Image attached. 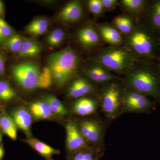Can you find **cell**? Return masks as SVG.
Segmentation results:
<instances>
[{
    "label": "cell",
    "instance_id": "cell-1",
    "mask_svg": "<svg viewBox=\"0 0 160 160\" xmlns=\"http://www.w3.org/2000/svg\"><path fill=\"white\" fill-rule=\"evenodd\" d=\"M137 61L158 62L160 37L142 21H137L133 31L124 37L122 45Z\"/></svg>",
    "mask_w": 160,
    "mask_h": 160
},
{
    "label": "cell",
    "instance_id": "cell-2",
    "mask_svg": "<svg viewBox=\"0 0 160 160\" xmlns=\"http://www.w3.org/2000/svg\"><path fill=\"white\" fill-rule=\"evenodd\" d=\"M127 87L160 102V72L158 62L137 61L125 74Z\"/></svg>",
    "mask_w": 160,
    "mask_h": 160
},
{
    "label": "cell",
    "instance_id": "cell-3",
    "mask_svg": "<svg viewBox=\"0 0 160 160\" xmlns=\"http://www.w3.org/2000/svg\"><path fill=\"white\" fill-rule=\"evenodd\" d=\"M47 63L55 82L63 86L77 75L81 58L78 52L69 46L49 55Z\"/></svg>",
    "mask_w": 160,
    "mask_h": 160
},
{
    "label": "cell",
    "instance_id": "cell-4",
    "mask_svg": "<svg viewBox=\"0 0 160 160\" xmlns=\"http://www.w3.org/2000/svg\"><path fill=\"white\" fill-rule=\"evenodd\" d=\"M112 72L125 74L130 71L137 62L124 46H109L99 49L91 58Z\"/></svg>",
    "mask_w": 160,
    "mask_h": 160
},
{
    "label": "cell",
    "instance_id": "cell-5",
    "mask_svg": "<svg viewBox=\"0 0 160 160\" xmlns=\"http://www.w3.org/2000/svg\"><path fill=\"white\" fill-rule=\"evenodd\" d=\"M123 88L115 82L103 85L100 90V104L104 114L110 119L118 116L122 108Z\"/></svg>",
    "mask_w": 160,
    "mask_h": 160
},
{
    "label": "cell",
    "instance_id": "cell-6",
    "mask_svg": "<svg viewBox=\"0 0 160 160\" xmlns=\"http://www.w3.org/2000/svg\"><path fill=\"white\" fill-rule=\"evenodd\" d=\"M41 70L34 63L23 62L13 66V77L18 85L24 90L32 91L38 89Z\"/></svg>",
    "mask_w": 160,
    "mask_h": 160
},
{
    "label": "cell",
    "instance_id": "cell-7",
    "mask_svg": "<svg viewBox=\"0 0 160 160\" xmlns=\"http://www.w3.org/2000/svg\"><path fill=\"white\" fill-rule=\"evenodd\" d=\"M155 106L149 97L127 86L123 88L122 109L124 112H148Z\"/></svg>",
    "mask_w": 160,
    "mask_h": 160
},
{
    "label": "cell",
    "instance_id": "cell-8",
    "mask_svg": "<svg viewBox=\"0 0 160 160\" xmlns=\"http://www.w3.org/2000/svg\"><path fill=\"white\" fill-rule=\"evenodd\" d=\"M78 126L81 134L87 143L100 145L103 137V126L100 121L85 119L80 122Z\"/></svg>",
    "mask_w": 160,
    "mask_h": 160
},
{
    "label": "cell",
    "instance_id": "cell-9",
    "mask_svg": "<svg viewBox=\"0 0 160 160\" xmlns=\"http://www.w3.org/2000/svg\"><path fill=\"white\" fill-rule=\"evenodd\" d=\"M83 72L86 77L97 84L104 85L119 79L117 76L104 66L92 61L83 68Z\"/></svg>",
    "mask_w": 160,
    "mask_h": 160
},
{
    "label": "cell",
    "instance_id": "cell-10",
    "mask_svg": "<svg viewBox=\"0 0 160 160\" xmlns=\"http://www.w3.org/2000/svg\"><path fill=\"white\" fill-rule=\"evenodd\" d=\"M66 130V148L68 153L90 147L81 134L78 124L74 121H70L67 123Z\"/></svg>",
    "mask_w": 160,
    "mask_h": 160
},
{
    "label": "cell",
    "instance_id": "cell-11",
    "mask_svg": "<svg viewBox=\"0 0 160 160\" xmlns=\"http://www.w3.org/2000/svg\"><path fill=\"white\" fill-rule=\"evenodd\" d=\"M93 83L85 76L75 78L67 89V96L71 98L77 99L94 93L97 90V88Z\"/></svg>",
    "mask_w": 160,
    "mask_h": 160
},
{
    "label": "cell",
    "instance_id": "cell-12",
    "mask_svg": "<svg viewBox=\"0 0 160 160\" xmlns=\"http://www.w3.org/2000/svg\"><path fill=\"white\" fill-rule=\"evenodd\" d=\"M78 43L85 49H92L101 47L103 41L95 26L86 25L77 32Z\"/></svg>",
    "mask_w": 160,
    "mask_h": 160
},
{
    "label": "cell",
    "instance_id": "cell-13",
    "mask_svg": "<svg viewBox=\"0 0 160 160\" xmlns=\"http://www.w3.org/2000/svg\"><path fill=\"white\" fill-rule=\"evenodd\" d=\"M95 26L103 42L110 46H122L124 36L111 24H98Z\"/></svg>",
    "mask_w": 160,
    "mask_h": 160
},
{
    "label": "cell",
    "instance_id": "cell-14",
    "mask_svg": "<svg viewBox=\"0 0 160 160\" xmlns=\"http://www.w3.org/2000/svg\"><path fill=\"white\" fill-rule=\"evenodd\" d=\"M149 2L146 0H121L119 6L124 14L132 19H136V21H140L146 11Z\"/></svg>",
    "mask_w": 160,
    "mask_h": 160
},
{
    "label": "cell",
    "instance_id": "cell-15",
    "mask_svg": "<svg viewBox=\"0 0 160 160\" xmlns=\"http://www.w3.org/2000/svg\"><path fill=\"white\" fill-rule=\"evenodd\" d=\"M141 21L160 37V0L149 1Z\"/></svg>",
    "mask_w": 160,
    "mask_h": 160
},
{
    "label": "cell",
    "instance_id": "cell-16",
    "mask_svg": "<svg viewBox=\"0 0 160 160\" xmlns=\"http://www.w3.org/2000/svg\"><path fill=\"white\" fill-rule=\"evenodd\" d=\"M84 10L82 3L79 1L69 2L63 7L58 18L65 22L72 23L79 21L83 17Z\"/></svg>",
    "mask_w": 160,
    "mask_h": 160
},
{
    "label": "cell",
    "instance_id": "cell-17",
    "mask_svg": "<svg viewBox=\"0 0 160 160\" xmlns=\"http://www.w3.org/2000/svg\"><path fill=\"white\" fill-rule=\"evenodd\" d=\"M100 105V101L95 98L84 97L77 99L72 103V110L74 114L86 116L93 114Z\"/></svg>",
    "mask_w": 160,
    "mask_h": 160
},
{
    "label": "cell",
    "instance_id": "cell-18",
    "mask_svg": "<svg viewBox=\"0 0 160 160\" xmlns=\"http://www.w3.org/2000/svg\"><path fill=\"white\" fill-rule=\"evenodd\" d=\"M32 117L30 112L23 107L16 109L12 112V118L16 125L29 138L31 135Z\"/></svg>",
    "mask_w": 160,
    "mask_h": 160
},
{
    "label": "cell",
    "instance_id": "cell-19",
    "mask_svg": "<svg viewBox=\"0 0 160 160\" xmlns=\"http://www.w3.org/2000/svg\"><path fill=\"white\" fill-rule=\"evenodd\" d=\"M103 152L100 147H90L68 153L67 160H100Z\"/></svg>",
    "mask_w": 160,
    "mask_h": 160
},
{
    "label": "cell",
    "instance_id": "cell-20",
    "mask_svg": "<svg viewBox=\"0 0 160 160\" xmlns=\"http://www.w3.org/2000/svg\"><path fill=\"white\" fill-rule=\"evenodd\" d=\"M29 109L32 116L37 120L48 119L53 113L48 104L43 100L30 103Z\"/></svg>",
    "mask_w": 160,
    "mask_h": 160
},
{
    "label": "cell",
    "instance_id": "cell-21",
    "mask_svg": "<svg viewBox=\"0 0 160 160\" xmlns=\"http://www.w3.org/2000/svg\"><path fill=\"white\" fill-rule=\"evenodd\" d=\"M111 25L125 37L128 35L133 31L135 22L127 15L122 14L115 17L112 22Z\"/></svg>",
    "mask_w": 160,
    "mask_h": 160
},
{
    "label": "cell",
    "instance_id": "cell-22",
    "mask_svg": "<svg viewBox=\"0 0 160 160\" xmlns=\"http://www.w3.org/2000/svg\"><path fill=\"white\" fill-rule=\"evenodd\" d=\"M24 141L46 159L52 158V156L60 153V150L55 149L46 143L34 138H29Z\"/></svg>",
    "mask_w": 160,
    "mask_h": 160
},
{
    "label": "cell",
    "instance_id": "cell-23",
    "mask_svg": "<svg viewBox=\"0 0 160 160\" xmlns=\"http://www.w3.org/2000/svg\"><path fill=\"white\" fill-rule=\"evenodd\" d=\"M42 51L39 43L30 39H23L22 44L17 52L20 57L32 58L38 56Z\"/></svg>",
    "mask_w": 160,
    "mask_h": 160
},
{
    "label": "cell",
    "instance_id": "cell-24",
    "mask_svg": "<svg viewBox=\"0 0 160 160\" xmlns=\"http://www.w3.org/2000/svg\"><path fill=\"white\" fill-rule=\"evenodd\" d=\"M17 127L13 119L9 116L4 115L0 117V128L3 132L11 139H16Z\"/></svg>",
    "mask_w": 160,
    "mask_h": 160
},
{
    "label": "cell",
    "instance_id": "cell-25",
    "mask_svg": "<svg viewBox=\"0 0 160 160\" xmlns=\"http://www.w3.org/2000/svg\"><path fill=\"white\" fill-rule=\"evenodd\" d=\"M49 22L46 19L38 18L32 21L26 28L29 34L35 37L42 35L48 30Z\"/></svg>",
    "mask_w": 160,
    "mask_h": 160
},
{
    "label": "cell",
    "instance_id": "cell-26",
    "mask_svg": "<svg viewBox=\"0 0 160 160\" xmlns=\"http://www.w3.org/2000/svg\"><path fill=\"white\" fill-rule=\"evenodd\" d=\"M42 100L48 104L52 113L61 116L67 114V110L66 107L54 96L50 94L45 95L42 96Z\"/></svg>",
    "mask_w": 160,
    "mask_h": 160
},
{
    "label": "cell",
    "instance_id": "cell-27",
    "mask_svg": "<svg viewBox=\"0 0 160 160\" xmlns=\"http://www.w3.org/2000/svg\"><path fill=\"white\" fill-rule=\"evenodd\" d=\"M16 91L6 81H0V100L10 101L17 96Z\"/></svg>",
    "mask_w": 160,
    "mask_h": 160
},
{
    "label": "cell",
    "instance_id": "cell-28",
    "mask_svg": "<svg viewBox=\"0 0 160 160\" xmlns=\"http://www.w3.org/2000/svg\"><path fill=\"white\" fill-rule=\"evenodd\" d=\"M65 35V32L63 29H55L48 35L46 39V42L51 47L58 46L64 41Z\"/></svg>",
    "mask_w": 160,
    "mask_h": 160
},
{
    "label": "cell",
    "instance_id": "cell-29",
    "mask_svg": "<svg viewBox=\"0 0 160 160\" xmlns=\"http://www.w3.org/2000/svg\"><path fill=\"white\" fill-rule=\"evenodd\" d=\"M53 78L51 71L48 66L44 67L41 72L39 79L38 89H46L49 88L52 84Z\"/></svg>",
    "mask_w": 160,
    "mask_h": 160
},
{
    "label": "cell",
    "instance_id": "cell-30",
    "mask_svg": "<svg viewBox=\"0 0 160 160\" xmlns=\"http://www.w3.org/2000/svg\"><path fill=\"white\" fill-rule=\"evenodd\" d=\"M23 39L19 35H12L6 40L5 47L9 51L17 53L22 44Z\"/></svg>",
    "mask_w": 160,
    "mask_h": 160
},
{
    "label": "cell",
    "instance_id": "cell-31",
    "mask_svg": "<svg viewBox=\"0 0 160 160\" xmlns=\"http://www.w3.org/2000/svg\"><path fill=\"white\" fill-rule=\"evenodd\" d=\"M87 6L89 12L96 18H100L104 15L105 12L101 0H89Z\"/></svg>",
    "mask_w": 160,
    "mask_h": 160
},
{
    "label": "cell",
    "instance_id": "cell-32",
    "mask_svg": "<svg viewBox=\"0 0 160 160\" xmlns=\"http://www.w3.org/2000/svg\"><path fill=\"white\" fill-rule=\"evenodd\" d=\"M104 12L112 11L119 6V1L118 0H101Z\"/></svg>",
    "mask_w": 160,
    "mask_h": 160
},
{
    "label": "cell",
    "instance_id": "cell-33",
    "mask_svg": "<svg viewBox=\"0 0 160 160\" xmlns=\"http://www.w3.org/2000/svg\"><path fill=\"white\" fill-rule=\"evenodd\" d=\"M0 32L3 37L6 39L12 35V31L11 27L1 18H0Z\"/></svg>",
    "mask_w": 160,
    "mask_h": 160
},
{
    "label": "cell",
    "instance_id": "cell-34",
    "mask_svg": "<svg viewBox=\"0 0 160 160\" xmlns=\"http://www.w3.org/2000/svg\"><path fill=\"white\" fill-rule=\"evenodd\" d=\"M6 58L3 54H0V76L4 73L5 70Z\"/></svg>",
    "mask_w": 160,
    "mask_h": 160
},
{
    "label": "cell",
    "instance_id": "cell-35",
    "mask_svg": "<svg viewBox=\"0 0 160 160\" xmlns=\"http://www.w3.org/2000/svg\"><path fill=\"white\" fill-rule=\"evenodd\" d=\"M4 9V4L2 1H0V16L1 15L3 12Z\"/></svg>",
    "mask_w": 160,
    "mask_h": 160
},
{
    "label": "cell",
    "instance_id": "cell-36",
    "mask_svg": "<svg viewBox=\"0 0 160 160\" xmlns=\"http://www.w3.org/2000/svg\"><path fill=\"white\" fill-rule=\"evenodd\" d=\"M6 39L3 37L1 33L0 32V44H2L3 43H5L6 42Z\"/></svg>",
    "mask_w": 160,
    "mask_h": 160
},
{
    "label": "cell",
    "instance_id": "cell-37",
    "mask_svg": "<svg viewBox=\"0 0 160 160\" xmlns=\"http://www.w3.org/2000/svg\"><path fill=\"white\" fill-rule=\"evenodd\" d=\"M4 150H3L2 147L0 146V160L2 158L3 155H4Z\"/></svg>",
    "mask_w": 160,
    "mask_h": 160
},
{
    "label": "cell",
    "instance_id": "cell-38",
    "mask_svg": "<svg viewBox=\"0 0 160 160\" xmlns=\"http://www.w3.org/2000/svg\"><path fill=\"white\" fill-rule=\"evenodd\" d=\"M158 65L159 69V71L160 72V55L159 58L158 60Z\"/></svg>",
    "mask_w": 160,
    "mask_h": 160
},
{
    "label": "cell",
    "instance_id": "cell-39",
    "mask_svg": "<svg viewBox=\"0 0 160 160\" xmlns=\"http://www.w3.org/2000/svg\"><path fill=\"white\" fill-rule=\"evenodd\" d=\"M2 133H0V142L2 141Z\"/></svg>",
    "mask_w": 160,
    "mask_h": 160
},
{
    "label": "cell",
    "instance_id": "cell-40",
    "mask_svg": "<svg viewBox=\"0 0 160 160\" xmlns=\"http://www.w3.org/2000/svg\"><path fill=\"white\" fill-rule=\"evenodd\" d=\"M46 160H54L52 159V158H50L48 159H46Z\"/></svg>",
    "mask_w": 160,
    "mask_h": 160
}]
</instances>
